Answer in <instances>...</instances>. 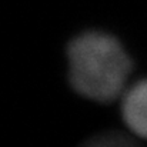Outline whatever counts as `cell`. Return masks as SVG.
<instances>
[{
	"label": "cell",
	"mask_w": 147,
	"mask_h": 147,
	"mask_svg": "<svg viewBox=\"0 0 147 147\" xmlns=\"http://www.w3.org/2000/svg\"><path fill=\"white\" fill-rule=\"evenodd\" d=\"M69 80L74 92L98 103H111L124 93L131 60L120 42L103 32H86L67 47Z\"/></svg>",
	"instance_id": "6da1fadb"
},
{
	"label": "cell",
	"mask_w": 147,
	"mask_h": 147,
	"mask_svg": "<svg viewBox=\"0 0 147 147\" xmlns=\"http://www.w3.org/2000/svg\"><path fill=\"white\" fill-rule=\"evenodd\" d=\"M121 116L133 134L147 140V79L123 93Z\"/></svg>",
	"instance_id": "7a4b0ae2"
},
{
	"label": "cell",
	"mask_w": 147,
	"mask_h": 147,
	"mask_svg": "<svg viewBox=\"0 0 147 147\" xmlns=\"http://www.w3.org/2000/svg\"><path fill=\"white\" fill-rule=\"evenodd\" d=\"M80 147H142L134 139L126 136L123 133H103L97 134L87 142H84Z\"/></svg>",
	"instance_id": "3957f363"
}]
</instances>
